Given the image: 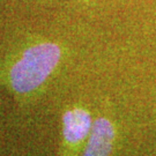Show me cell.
Here are the masks:
<instances>
[{
	"label": "cell",
	"mask_w": 156,
	"mask_h": 156,
	"mask_svg": "<svg viewBox=\"0 0 156 156\" xmlns=\"http://www.w3.org/2000/svg\"><path fill=\"white\" fill-rule=\"evenodd\" d=\"M60 56V48L50 42L28 48L11 69L13 89L24 94L38 88L55 69Z\"/></svg>",
	"instance_id": "cell-1"
},
{
	"label": "cell",
	"mask_w": 156,
	"mask_h": 156,
	"mask_svg": "<svg viewBox=\"0 0 156 156\" xmlns=\"http://www.w3.org/2000/svg\"><path fill=\"white\" fill-rule=\"evenodd\" d=\"M113 136L115 131L112 124L105 118H98L91 127L83 156H109L112 149Z\"/></svg>",
	"instance_id": "cell-2"
},
{
	"label": "cell",
	"mask_w": 156,
	"mask_h": 156,
	"mask_svg": "<svg viewBox=\"0 0 156 156\" xmlns=\"http://www.w3.org/2000/svg\"><path fill=\"white\" fill-rule=\"evenodd\" d=\"M64 136L71 144H76L88 134L91 127V118L86 110L73 109L67 111L62 118Z\"/></svg>",
	"instance_id": "cell-3"
}]
</instances>
